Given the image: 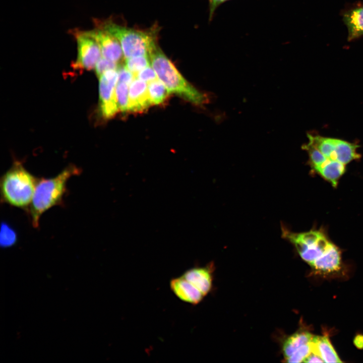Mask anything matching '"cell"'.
<instances>
[{
  "label": "cell",
  "instance_id": "obj_7",
  "mask_svg": "<svg viewBox=\"0 0 363 363\" xmlns=\"http://www.w3.org/2000/svg\"><path fill=\"white\" fill-rule=\"evenodd\" d=\"M89 32L98 42L102 57L117 64L123 59V51L115 37L99 26Z\"/></svg>",
  "mask_w": 363,
  "mask_h": 363
},
{
  "label": "cell",
  "instance_id": "obj_23",
  "mask_svg": "<svg viewBox=\"0 0 363 363\" xmlns=\"http://www.w3.org/2000/svg\"><path fill=\"white\" fill-rule=\"evenodd\" d=\"M17 234L9 225L3 223L1 232V246L6 248L14 245L17 241Z\"/></svg>",
  "mask_w": 363,
  "mask_h": 363
},
{
  "label": "cell",
  "instance_id": "obj_10",
  "mask_svg": "<svg viewBox=\"0 0 363 363\" xmlns=\"http://www.w3.org/2000/svg\"><path fill=\"white\" fill-rule=\"evenodd\" d=\"M340 261L339 249L331 243L326 251L310 265L317 271L329 273L339 269Z\"/></svg>",
  "mask_w": 363,
  "mask_h": 363
},
{
  "label": "cell",
  "instance_id": "obj_26",
  "mask_svg": "<svg viewBox=\"0 0 363 363\" xmlns=\"http://www.w3.org/2000/svg\"><path fill=\"white\" fill-rule=\"evenodd\" d=\"M135 77L147 83L158 79L151 64L136 74Z\"/></svg>",
  "mask_w": 363,
  "mask_h": 363
},
{
  "label": "cell",
  "instance_id": "obj_27",
  "mask_svg": "<svg viewBox=\"0 0 363 363\" xmlns=\"http://www.w3.org/2000/svg\"><path fill=\"white\" fill-rule=\"evenodd\" d=\"M118 82L125 83L129 85L135 78L133 73L130 72L125 66H119L118 69Z\"/></svg>",
  "mask_w": 363,
  "mask_h": 363
},
{
  "label": "cell",
  "instance_id": "obj_19",
  "mask_svg": "<svg viewBox=\"0 0 363 363\" xmlns=\"http://www.w3.org/2000/svg\"><path fill=\"white\" fill-rule=\"evenodd\" d=\"M147 91L152 105L163 103L170 93L164 84L158 79L147 83Z\"/></svg>",
  "mask_w": 363,
  "mask_h": 363
},
{
  "label": "cell",
  "instance_id": "obj_8",
  "mask_svg": "<svg viewBox=\"0 0 363 363\" xmlns=\"http://www.w3.org/2000/svg\"><path fill=\"white\" fill-rule=\"evenodd\" d=\"M170 289L180 300L192 305H197L204 297V294L182 275L171 279Z\"/></svg>",
  "mask_w": 363,
  "mask_h": 363
},
{
  "label": "cell",
  "instance_id": "obj_28",
  "mask_svg": "<svg viewBox=\"0 0 363 363\" xmlns=\"http://www.w3.org/2000/svg\"><path fill=\"white\" fill-rule=\"evenodd\" d=\"M229 0H208L209 8V20H211L215 12L221 4Z\"/></svg>",
  "mask_w": 363,
  "mask_h": 363
},
{
  "label": "cell",
  "instance_id": "obj_11",
  "mask_svg": "<svg viewBox=\"0 0 363 363\" xmlns=\"http://www.w3.org/2000/svg\"><path fill=\"white\" fill-rule=\"evenodd\" d=\"M182 276L198 289L204 296L211 289V274L210 270L206 267L191 268L185 271Z\"/></svg>",
  "mask_w": 363,
  "mask_h": 363
},
{
  "label": "cell",
  "instance_id": "obj_3",
  "mask_svg": "<svg viewBox=\"0 0 363 363\" xmlns=\"http://www.w3.org/2000/svg\"><path fill=\"white\" fill-rule=\"evenodd\" d=\"M38 178L15 162L1 177L2 201L28 212Z\"/></svg>",
  "mask_w": 363,
  "mask_h": 363
},
{
  "label": "cell",
  "instance_id": "obj_6",
  "mask_svg": "<svg viewBox=\"0 0 363 363\" xmlns=\"http://www.w3.org/2000/svg\"><path fill=\"white\" fill-rule=\"evenodd\" d=\"M118 78L117 70H108L99 77L100 110L105 118L112 117L119 111L115 96Z\"/></svg>",
  "mask_w": 363,
  "mask_h": 363
},
{
  "label": "cell",
  "instance_id": "obj_15",
  "mask_svg": "<svg viewBox=\"0 0 363 363\" xmlns=\"http://www.w3.org/2000/svg\"><path fill=\"white\" fill-rule=\"evenodd\" d=\"M335 143V155L336 160L346 164L360 157V154L356 151L358 145L337 139H336Z\"/></svg>",
  "mask_w": 363,
  "mask_h": 363
},
{
  "label": "cell",
  "instance_id": "obj_29",
  "mask_svg": "<svg viewBox=\"0 0 363 363\" xmlns=\"http://www.w3.org/2000/svg\"><path fill=\"white\" fill-rule=\"evenodd\" d=\"M305 362H324L323 359L317 353L313 351H311V353L307 356L304 359Z\"/></svg>",
  "mask_w": 363,
  "mask_h": 363
},
{
  "label": "cell",
  "instance_id": "obj_16",
  "mask_svg": "<svg viewBox=\"0 0 363 363\" xmlns=\"http://www.w3.org/2000/svg\"><path fill=\"white\" fill-rule=\"evenodd\" d=\"M330 243L323 234L316 243L297 250L301 258L311 264L326 251Z\"/></svg>",
  "mask_w": 363,
  "mask_h": 363
},
{
  "label": "cell",
  "instance_id": "obj_20",
  "mask_svg": "<svg viewBox=\"0 0 363 363\" xmlns=\"http://www.w3.org/2000/svg\"><path fill=\"white\" fill-rule=\"evenodd\" d=\"M125 59V66L134 75L151 65L150 57L148 55L136 56Z\"/></svg>",
  "mask_w": 363,
  "mask_h": 363
},
{
  "label": "cell",
  "instance_id": "obj_18",
  "mask_svg": "<svg viewBox=\"0 0 363 363\" xmlns=\"http://www.w3.org/2000/svg\"><path fill=\"white\" fill-rule=\"evenodd\" d=\"M313 336L308 332H297L290 336L283 345V352L286 359L298 348L309 343Z\"/></svg>",
  "mask_w": 363,
  "mask_h": 363
},
{
  "label": "cell",
  "instance_id": "obj_17",
  "mask_svg": "<svg viewBox=\"0 0 363 363\" xmlns=\"http://www.w3.org/2000/svg\"><path fill=\"white\" fill-rule=\"evenodd\" d=\"M307 136L309 142L316 147L326 158L330 160H336L335 155L336 139L309 133L307 134Z\"/></svg>",
  "mask_w": 363,
  "mask_h": 363
},
{
  "label": "cell",
  "instance_id": "obj_4",
  "mask_svg": "<svg viewBox=\"0 0 363 363\" xmlns=\"http://www.w3.org/2000/svg\"><path fill=\"white\" fill-rule=\"evenodd\" d=\"M119 41L124 58L139 55H149L157 43V28L141 30L117 25L106 21L99 24Z\"/></svg>",
  "mask_w": 363,
  "mask_h": 363
},
{
  "label": "cell",
  "instance_id": "obj_1",
  "mask_svg": "<svg viewBox=\"0 0 363 363\" xmlns=\"http://www.w3.org/2000/svg\"><path fill=\"white\" fill-rule=\"evenodd\" d=\"M81 173V169L70 165L52 178H39L28 213L32 226L37 228L41 215L51 208L64 205L67 185L72 176Z\"/></svg>",
  "mask_w": 363,
  "mask_h": 363
},
{
  "label": "cell",
  "instance_id": "obj_24",
  "mask_svg": "<svg viewBox=\"0 0 363 363\" xmlns=\"http://www.w3.org/2000/svg\"><path fill=\"white\" fill-rule=\"evenodd\" d=\"M312 351L310 343H307L298 348L289 357L286 358L288 362H301Z\"/></svg>",
  "mask_w": 363,
  "mask_h": 363
},
{
  "label": "cell",
  "instance_id": "obj_30",
  "mask_svg": "<svg viewBox=\"0 0 363 363\" xmlns=\"http://www.w3.org/2000/svg\"><path fill=\"white\" fill-rule=\"evenodd\" d=\"M354 342L356 347L359 348H363V336L361 335L356 336Z\"/></svg>",
  "mask_w": 363,
  "mask_h": 363
},
{
  "label": "cell",
  "instance_id": "obj_2",
  "mask_svg": "<svg viewBox=\"0 0 363 363\" xmlns=\"http://www.w3.org/2000/svg\"><path fill=\"white\" fill-rule=\"evenodd\" d=\"M149 55L158 79L170 93H175L197 105H203L209 102V96L197 89L182 76L157 44Z\"/></svg>",
  "mask_w": 363,
  "mask_h": 363
},
{
  "label": "cell",
  "instance_id": "obj_13",
  "mask_svg": "<svg viewBox=\"0 0 363 363\" xmlns=\"http://www.w3.org/2000/svg\"><path fill=\"white\" fill-rule=\"evenodd\" d=\"M312 351L318 354L325 362H342L326 336H314L310 342Z\"/></svg>",
  "mask_w": 363,
  "mask_h": 363
},
{
  "label": "cell",
  "instance_id": "obj_5",
  "mask_svg": "<svg viewBox=\"0 0 363 363\" xmlns=\"http://www.w3.org/2000/svg\"><path fill=\"white\" fill-rule=\"evenodd\" d=\"M75 37L78 54L74 66L87 70L94 69L102 55L98 42L89 31L76 32Z\"/></svg>",
  "mask_w": 363,
  "mask_h": 363
},
{
  "label": "cell",
  "instance_id": "obj_25",
  "mask_svg": "<svg viewBox=\"0 0 363 363\" xmlns=\"http://www.w3.org/2000/svg\"><path fill=\"white\" fill-rule=\"evenodd\" d=\"M118 67L117 63L102 57L97 63L95 69L97 76L99 78L105 72L109 70H117Z\"/></svg>",
  "mask_w": 363,
  "mask_h": 363
},
{
  "label": "cell",
  "instance_id": "obj_12",
  "mask_svg": "<svg viewBox=\"0 0 363 363\" xmlns=\"http://www.w3.org/2000/svg\"><path fill=\"white\" fill-rule=\"evenodd\" d=\"M343 21L348 29V41H352L363 35V7L345 12Z\"/></svg>",
  "mask_w": 363,
  "mask_h": 363
},
{
  "label": "cell",
  "instance_id": "obj_9",
  "mask_svg": "<svg viewBox=\"0 0 363 363\" xmlns=\"http://www.w3.org/2000/svg\"><path fill=\"white\" fill-rule=\"evenodd\" d=\"M151 105L148 95L147 83L135 78L129 87L128 110L141 112Z\"/></svg>",
  "mask_w": 363,
  "mask_h": 363
},
{
  "label": "cell",
  "instance_id": "obj_21",
  "mask_svg": "<svg viewBox=\"0 0 363 363\" xmlns=\"http://www.w3.org/2000/svg\"><path fill=\"white\" fill-rule=\"evenodd\" d=\"M302 148L308 152L310 165L315 170L329 159L309 142L303 145Z\"/></svg>",
  "mask_w": 363,
  "mask_h": 363
},
{
  "label": "cell",
  "instance_id": "obj_22",
  "mask_svg": "<svg viewBox=\"0 0 363 363\" xmlns=\"http://www.w3.org/2000/svg\"><path fill=\"white\" fill-rule=\"evenodd\" d=\"M129 85L123 82H117L115 87V96L118 110H128L129 102Z\"/></svg>",
  "mask_w": 363,
  "mask_h": 363
},
{
  "label": "cell",
  "instance_id": "obj_14",
  "mask_svg": "<svg viewBox=\"0 0 363 363\" xmlns=\"http://www.w3.org/2000/svg\"><path fill=\"white\" fill-rule=\"evenodd\" d=\"M345 164L337 160L328 159L315 171L335 187L337 185L338 179L345 171Z\"/></svg>",
  "mask_w": 363,
  "mask_h": 363
}]
</instances>
